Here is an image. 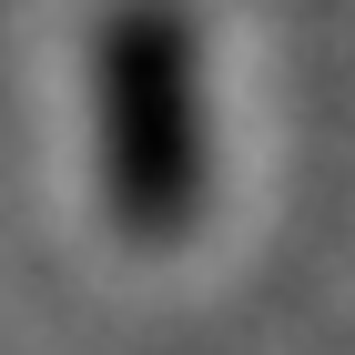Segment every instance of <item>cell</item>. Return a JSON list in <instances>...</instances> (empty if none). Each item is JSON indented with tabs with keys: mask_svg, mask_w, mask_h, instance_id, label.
<instances>
[{
	"mask_svg": "<svg viewBox=\"0 0 355 355\" xmlns=\"http://www.w3.org/2000/svg\"><path fill=\"white\" fill-rule=\"evenodd\" d=\"M102 132H112V183L132 193L142 214H173L193 193V51L173 10H122L102 31Z\"/></svg>",
	"mask_w": 355,
	"mask_h": 355,
	"instance_id": "obj_1",
	"label": "cell"
}]
</instances>
